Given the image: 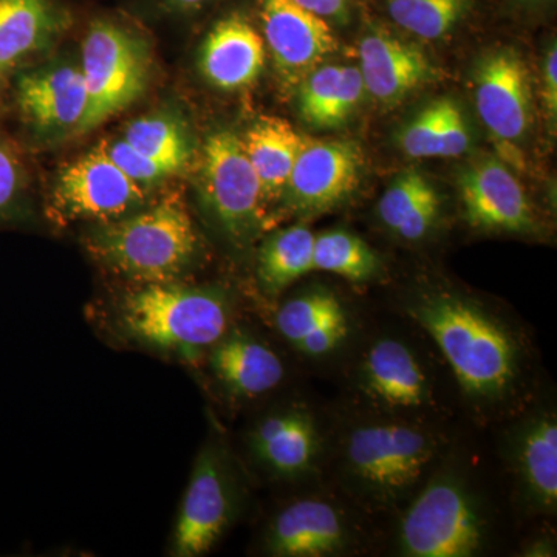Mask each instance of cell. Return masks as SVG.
<instances>
[{
	"label": "cell",
	"instance_id": "obj_1",
	"mask_svg": "<svg viewBox=\"0 0 557 557\" xmlns=\"http://www.w3.org/2000/svg\"><path fill=\"white\" fill-rule=\"evenodd\" d=\"M409 317L434 339L465 397L480 410L507 406L525 379V350L508 324L468 296L424 293Z\"/></svg>",
	"mask_w": 557,
	"mask_h": 557
},
{
	"label": "cell",
	"instance_id": "obj_2",
	"mask_svg": "<svg viewBox=\"0 0 557 557\" xmlns=\"http://www.w3.org/2000/svg\"><path fill=\"white\" fill-rule=\"evenodd\" d=\"M102 265L145 284L174 282L200 255V236L178 201L131 212L102 223L87 237Z\"/></svg>",
	"mask_w": 557,
	"mask_h": 557
},
{
	"label": "cell",
	"instance_id": "obj_3",
	"mask_svg": "<svg viewBox=\"0 0 557 557\" xmlns=\"http://www.w3.org/2000/svg\"><path fill=\"white\" fill-rule=\"evenodd\" d=\"M120 321L138 343L196 362L228 332L231 302L222 289L157 282L126 296Z\"/></svg>",
	"mask_w": 557,
	"mask_h": 557
},
{
	"label": "cell",
	"instance_id": "obj_4",
	"mask_svg": "<svg viewBox=\"0 0 557 557\" xmlns=\"http://www.w3.org/2000/svg\"><path fill=\"white\" fill-rule=\"evenodd\" d=\"M440 453V438L408 421H380L351 429L341 471L357 496L379 507L408 497Z\"/></svg>",
	"mask_w": 557,
	"mask_h": 557
},
{
	"label": "cell",
	"instance_id": "obj_5",
	"mask_svg": "<svg viewBox=\"0 0 557 557\" xmlns=\"http://www.w3.org/2000/svg\"><path fill=\"white\" fill-rule=\"evenodd\" d=\"M83 72L87 110L78 132L97 129L145 94L149 83L148 40L127 22L94 17L83 39Z\"/></svg>",
	"mask_w": 557,
	"mask_h": 557
},
{
	"label": "cell",
	"instance_id": "obj_6",
	"mask_svg": "<svg viewBox=\"0 0 557 557\" xmlns=\"http://www.w3.org/2000/svg\"><path fill=\"white\" fill-rule=\"evenodd\" d=\"M486 541L478 498L454 474L437 475L406 509L398 528L399 552L410 557H469Z\"/></svg>",
	"mask_w": 557,
	"mask_h": 557
},
{
	"label": "cell",
	"instance_id": "obj_7",
	"mask_svg": "<svg viewBox=\"0 0 557 557\" xmlns=\"http://www.w3.org/2000/svg\"><path fill=\"white\" fill-rule=\"evenodd\" d=\"M237 511V491L225 454L208 443L194 463L180 507L172 556L197 557L218 544Z\"/></svg>",
	"mask_w": 557,
	"mask_h": 557
},
{
	"label": "cell",
	"instance_id": "obj_8",
	"mask_svg": "<svg viewBox=\"0 0 557 557\" xmlns=\"http://www.w3.org/2000/svg\"><path fill=\"white\" fill-rule=\"evenodd\" d=\"M145 199V186L127 177L102 146L69 163L53 189L54 209L72 220L110 222L131 214Z\"/></svg>",
	"mask_w": 557,
	"mask_h": 557
},
{
	"label": "cell",
	"instance_id": "obj_9",
	"mask_svg": "<svg viewBox=\"0 0 557 557\" xmlns=\"http://www.w3.org/2000/svg\"><path fill=\"white\" fill-rule=\"evenodd\" d=\"M201 178L209 207L223 228L234 236L255 228L265 199L244 141L234 132H215L207 139Z\"/></svg>",
	"mask_w": 557,
	"mask_h": 557
},
{
	"label": "cell",
	"instance_id": "obj_10",
	"mask_svg": "<svg viewBox=\"0 0 557 557\" xmlns=\"http://www.w3.org/2000/svg\"><path fill=\"white\" fill-rule=\"evenodd\" d=\"M10 91L11 108L27 129L79 131L87 110V90L79 65L21 70L3 91Z\"/></svg>",
	"mask_w": 557,
	"mask_h": 557
},
{
	"label": "cell",
	"instance_id": "obj_11",
	"mask_svg": "<svg viewBox=\"0 0 557 557\" xmlns=\"http://www.w3.org/2000/svg\"><path fill=\"white\" fill-rule=\"evenodd\" d=\"M480 120L502 149L515 148L531 119L530 72L519 54L497 50L486 54L474 72Z\"/></svg>",
	"mask_w": 557,
	"mask_h": 557
},
{
	"label": "cell",
	"instance_id": "obj_12",
	"mask_svg": "<svg viewBox=\"0 0 557 557\" xmlns=\"http://www.w3.org/2000/svg\"><path fill=\"white\" fill-rule=\"evenodd\" d=\"M358 387L376 408L406 413L434 403V387L416 351L395 338L376 339L358 368Z\"/></svg>",
	"mask_w": 557,
	"mask_h": 557
},
{
	"label": "cell",
	"instance_id": "obj_13",
	"mask_svg": "<svg viewBox=\"0 0 557 557\" xmlns=\"http://www.w3.org/2000/svg\"><path fill=\"white\" fill-rule=\"evenodd\" d=\"M361 171L362 153L355 143L306 139L284 193L299 211H327L358 188Z\"/></svg>",
	"mask_w": 557,
	"mask_h": 557
},
{
	"label": "cell",
	"instance_id": "obj_14",
	"mask_svg": "<svg viewBox=\"0 0 557 557\" xmlns=\"http://www.w3.org/2000/svg\"><path fill=\"white\" fill-rule=\"evenodd\" d=\"M260 21L274 65L289 84L306 78L336 50L335 35L324 17L295 0H260Z\"/></svg>",
	"mask_w": 557,
	"mask_h": 557
},
{
	"label": "cell",
	"instance_id": "obj_15",
	"mask_svg": "<svg viewBox=\"0 0 557 557\" xmlns=\"http://www.w3.org/2000/svg\"><path fill=\"white\" fill-rule=\"evenodd\" d=\"M354 541V527L338 505L327 498L306 497L271 520L265 549L278 557L339 556Z\"/></svg>",
	"mask_w": 557,
	"mask_h": 557
},
{
	"label": "cell",
	"instance_id": "obj_16",
	"mask_svg": "<svg viewBox=\"0 0 557 557\" xmlns=\"http://www.w3.org/2000/svg\"><path fill=\"white\" fill-rule=\"evenodd\" d=\"M461 207L469 225L497 233H528L534 228L533 209L519 180L504 163L480 160L458 178Z\"/></svg>",
	"mask_w": 557,
	"mask_h": 557
},
{
	"label": "cell",
	"instance_id": "obj_17",
	"mask_svg": "<svg viewBox=\"0 0 557 557\" xmlns=\"http://www.w3.org/2000/svg\"><path fill=\"white\" fill-rule=\"evenodd\" d=\"M72 24L67 0H0V95Z\"/></svg>",
	"mask_w": 557,
	"mask_h": 557
},
{
	"label": "cell",
	"instance_id": "obj_18",
	"mask_svg": "<svg viewBox=\"0 0 557 557\" xmlns=\"http://www.w3.org/2000/svg\"><path fill=\"white\" fill-rule=\"evenodd\" d=\"M249 453L273 478L298 480L317 471L321 431L302 406L277 410L260 420L248 438Z\"/></svg>",
	"mask_w": 557,
	"mask_h": 557
},
{
	"label": "cell",
	"instance_id": "obj_19",
	"mask_svg": "<svg viewBox=\"0 0 557 557\" xmlns=\"http://www.w3.org/2000/svg\"><path fill=\"white\" fill-rule=\"evenodd\" d=\"M359 65L366 90L387 106L405 100L434 76L423 51L381 32L359 44Z\"/></svg>",
	"mask_w": 557,
	"mask_h": 557
},
{
	"label": "cell",
	"instance_id": "obj_20",
	"mask_svg": "<svg viewBox=\"0 0 557 557\" xmlns=\"http://www.w3.org/2000/svg\"><path fill=\"white\" fill-rule=\"evenodd\" d=\"M509 456L528 504L555 512L557 505V421L553 412L528 417L509 440Z\"/></svg>",
	"mask_w": 557,
	"mask_h": 557
},
{
	"label": "cell",
	"instance_id": "obj_21",
	"mask_svg": "<svg viewBox=\"0 0 557 557\" xmlns=\"http://www.w3.org/2000/svg\"><path fill=\"white\" fill-rule=\"evenodd\" d=\"M265 64V40L239 14L219 21L203 40L200 70L205 78L223 90H237L255 83Z\"/></svg>",
	"mask_w": 557,
	"mask_h": 557
},
{
	"label": "cell",
	"instance_id": "obj_22",
	"mask_svg": "<svg viewBox=\"0 0 557 557\" xmlns=\"http://www.w3.org/2000/svg\"><path fill=\"white\" fill-rule=\"evenodd\" d=\"M209 368L234 397L256 398L284 380V364L273 348L245 330H228L209 348Z\"/></svg>",
	"mask_w": 557,
	"mask_h": 557
},
{
	"label": "cell",
	"instance_id": "obj_23",
	"mask_svg": "<svg viewBox=\"0 0 557 557\" xmlns=\"http://www.w3.org/2000/svg\"><path fill=\"white\" fill-rule=\"evenodd\" d=\"M276 327L299 354L322 358L343 346L350 324L343 302L317 288L287 300L277 311Z\"/></svg>",
	"mask_w": 557,
	"mask_h": 557
},
{
	"label": "cell",
	"instance_id": "obj_24",
	"mask_svg": "<svg viewBox=\"0 0 557 557\" xmlns=\"http://www.w3.org/2000/svg\"><path fill=\"white\" fill-rule=\"evenodd\" d=\"M364 91L358 67L325 65L311 70L300 90V115L319 129L339 126L357 110Z\"/></svg>",
	"mask_w": 557,
	"mask_h": 557
},
{
	"label": "cell",
	"instance_id": "obj_25",
	"mask_svg": "<svg viewBox=\"0 0 557 557\" xmlns=\"http://www.w3.org/2000/svg\"><path fill=\"white\" fill-rule=\"evenodd\" d=\"M306 139L288 121L274 116L260 119L242 139L258 174L263 199H276L287 188L293 166Z\"/></svg>",
	"mask_w": 557,
	"mask_h": 557
},
{
	"label": "cell",
	"instance_id": "obj_26",
	"mask_svg": "<svg viewBox=\"0 0 557 557\" xmlns=\"http://www.w3.org/2000/svg\"><path fill=\"white\" fill-rule=\"evenodd\" d=\"M442 200L437 190L417 171L399 174L379 203L381 222L401 239L426 237L440 218Z\"/></svg>",
	"mask_w": 557,
	"mask_h": 557
},
{
	"label": "cell",
	"instance_id": "obj_27",
	"mask_svg": "<svg viewBox=\"0 0 557 557\" xmlns=\"http://www.w3.org/2000/svg\"><path fill=\"white\" fill-rule=\"evenodd\" d=\"M467 120L456 101L442 98L429 104L403 132L401 146L412 159H450L469 149Z\"/></svg>",
	"mask_w": 557,
	"mask_h": 557
},
{
	"label": "cell",
	"instance_id": "obj_28",
	"mask_svg": "<svg viewBox=\"0 0 557 557\" xmlns=\"http://www.w3.org/2000/svg\"><path fill=\"white\" fill-rule=\"evenodd\" d=\"M314 236L307 226L277 231L260 248L258 276L267 295H278L288 285L306 276L313 265Z\"/></svg>",
	"mask_w": 557,
	"mask_h": 557
},
{
	"label": "cell",
	"instance_id": "obj_29",
	"mask_svg": "<svg viewBox=\"0 0 557 557\" xmlns=\"http://www.w3.org/2000/svg\"><path fill=\"white\" fill-rule=\"evenodd\" d=\"M314 270L338 274L350 282H368L379 274L380 259L366 242L347 231H327L314 239Z\"/></svg>",
	"mask_w": 557,
	"mask_h": 557
},
{
	"label": "cell",
	"instance_id": "obj_30",
	"mask_svg": "<svg viewBox=\"0 0 557 557\" xmlns=\"http://www.w3.org/2000/svg\"><path fill=\"white\" fill-rule=\"evenodd\" d=\"M124 141L143 156L156 160L175 174L189 157L188 138L177 121L168 116H146L131 123Z\"/></svg>",
	"mask_w": 557,
	"mask_h": 557
},
{
	"label": "cell",
	"instance_id": "obj_31",
	"mask_svg": "<svg viewBox=\"0 0 557 557\" xmlns=\"http://www.w3.org/2000/svg\"><path fill=\"white\" fill-rule=\"evenodd\" d=\"M469 0H387V11L399 27L418 38L448 35L468 13Z\"/></svg>",
	"mask_w": 557,
	"mask_h": 557
},
{
	"label": "cell",
	"instance_id": "obj_32",
	"mask_svg": "<svg viewBox=\"0 0 557 557\" xmlns=\"http://www.w3.org/2000/svg\"><path fill=\"white\" fill-rule=\"evenodd\" d=\"M25 166L17 146L0 131V223L13 218L25 193Z\"/></svg>",
	"mask_w": 557,
	"mask_h": 557
},
{
	"label": "cell",
	"instance_id": "obj_33",
	"mask_svg": "<svg viewBox=\"0 0 557 557\" xmlns=\"http://www.w3.org/2000/svg\"><path fill=\"white\" fill-rule=\"evenodd\" d=\"M106 153L113 160V163L120 168L127 177L137 182L138 185H153L161 180L171 177L172 172L163 164L157 163L156 160L143 156L138 150L131 148L123 138L109 145H101Z\"/></svg>",
	"mask_w": 557,
	"mask_h": 557
},
{
	"label": "cell",
	"instance_id": "obj_34",
	"mask_svg": "<svg viewBox=\"0 0 557 557\" xmlns=\"http://www.w3.org/2000/svg\"><path fill=\"white\" fill-rule=\"evenodd\" d=\"M544 98L545 109H547L548 119H556L557 113V50L553 46L548 50L547 60H545L544 70Z\"/></svg>",
	"mask_w": 557,
	"mask_h": 557
},
{
	"label": "cell",
	"instance_id": "obj_35",
	"mask_svg": "<svg viewBox=\"0 0 557 557\" xmlns=\"http://www.w3.org/2000/svg\"><path fill=\"white\" fill-rule=\"evenodd\" d=\"M149 2L153 9L161 11V13L180 16V14L199 13L214 0H149Z\"/></svg>",
	"mask_w": 557,
	"mask_h": 557
},
{
	"label": "cell",
	"instance_id": "obj_36",
	"mask_svg": "<svg viewBox=\"0 0 557 557\" xmlns=\"http://www.w3.org/2000/svg\"><path fill=\"white\" fill-rule=\"evenodd\" d=\"M302 9L321 17H341L346 14L348 0H295Z\"/></svg>",
	"mask_w": 557,
	"mask_h": 557
}]
</instances>
